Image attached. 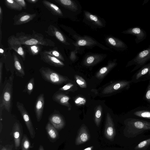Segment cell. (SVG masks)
<instances>
[{
    "label": "cell",
    "instance_id": "obj_48",
    "mask_svg": "<svg viewBox=\"0 0 150 150\" xmlns=\"http://www.w3.org/2000/svg\"><path fill=\"white\" fill-rule=\"evenodd\" d=\"M3 128V125L1 121L0 122V133H1Z\"/></svg>",
    "mask_w": 150,
    "mask_h": 150
},
{
    "label": "cell",
    "instance_id": "obj_20",
    "mask_svg": "<svg viewBox=\"0 0 150 150\" xmlns=\"http://www.w3.org/2000/svg\"><path fill=\"white\" fill-rule=\"evenodd\" d=\"M105 54H91L87 56L84 60V64L87 66L95 64L102 60L105 56Z\"/></svg>",
    "mask_w": 150,
    "mask_h": 150
},
{
    "label": "cell",
    "instance_id": "obj_36",
    "mask_svg": "<svg viewBox=\"0 0 150 150\" xmlns=\"http://www.w3.org/2000/svg\"><path fill=\"white\" fill-rule=\"evenodd\" d=\"M144 99L150 107V80L147 86L144 96Z\"/></svg>",
    "mask_w": 150,
    "mask_h": 150
},
{
    "label": "cell",
    "instance_id": "obj_47",
    "mask_svg": "<svg viewBox=\"0 0 150 150\" xmlns=\"http://www.w3.org/2000/svg\"><path fill=\"white\" fill-rule=\"evenodd\" d=\"M93 148V146H91L88 147H87L83 150H92Z\"/></svg>",
    "mask_w": 150,
    "mask_h": 150
},
{
    "label": "cell",
    "instance_id": "obj_18",
    "mask_svg": "<svg viewBox=\"0 0 150 150\" xmlns=\"http://www.w3.org/2000/svg\"><path fill=\"white\" fill-rule=\"evenodd\" d=\"M42 59L50 65L57 67H61L64 65V63L57 58L44 52L41 56Z\"/></svg>",
    "mask_w": 150,
    "mask_h": 150
},
{
    "label": "cell",
    "instance_id": "obj_28",
    "mask_svg": "<svg viewBox=\"0 0 150 150\" xmlns=\"http://www.w3.org/2000/svg\"><path fill=\"white\" fill-rule=\"evenodd\" d=\"M117 63L115 62L109 63L107 66L102 68L96 74V77L99 78L103 77Z\"/></svg>",
    "mask_w": 150,
    "mask_h": 150
},
{
    "label": "cell",
    "instance_id": "obj_45",
    "mask_svg": "<svg viewBox=\"0 0 150 150\" xmlns=\"http://www.w3.org/2000/svg\"><path fill=\"white\" fill-rule=\"evenodd\" d=\"M0 25H1V24L2 23V11L1 10V7H0Z\"/></svg>",
    "mask_w": 150,
    "mask_h": 150
},
{
    "label": "cell",
    "instance_id": "obj_30",
    "mask_svg": "<svg viewBox=\"0 0 150 150\" xmlns=\"http://www.w3.org/2000/svg\"><path fill=\"white\" fill-rule=\"evenodd\" d=\"M5 3L6 6L11 9L20 11L22 8L20 6L15 0H6Z\"/></svg>",
    "mask_w": 150,
    "mask_h": 150
},
{
    "label": "cell",
    "instance_id": "obj_46",
    "mask_svg": "<svg viewBox=\"0 0 150 150\" xmlns=\"http://www.w3.org/2000/svg\"><path fill=\"white\" fill-rule=\"evenodd\" d=\"M27 1L31 3H35L37 2L38 1L37 0H28Z\"/></svg>",
    "mask_w": 150,
    "mask_h": 150
},
{
    "label": "cell",
    "instance_id": "obj_12",
    "mask_svg": "<svg viewBox=\"0 0 150 150\" xmlns=\"http://www.w3.org/2000/svg\"><path fill=\"white\" fill-rule=\"evenodd\" d=\"M45 104L44 95L43 93H41L37 98L34 107L35 112L38 122H40L42 117Z\"/></svg>",
    "mask_w": 150,
    "mask_h": 150
},
{
    "label": "cell",
    "instance_id": "obj_23",
    "mask_svg": "<svg viewBox=\"0 0 150 150\" xmlns=\"http://www.w3.org/2000/svg\"><path fill=\"white\" fill-rule=\"evenodd\" d=\"M55 1L62 6L73 12H76L79 10V5L74 0H56Z\"/></svg>",
    "mask_w": 150,
    "mask_h": 150
},
{
    "label": "cell",
    "instance_id": "obj_8",
    "mask_svg": "<svg viewBox=\"0 0 150 150\" xmlns=\"http://www.w3.org/2000/svg\"><path fill=\"white\" fill-rule=\"evenodd\" d=\"M132 82L131 80L119 81L110 85L104 89L103 93L107 94L122 90H128Z\"/></svg>",
    "mask_w": 150,
    "mask_h": 150
},
{
    "label": "cell",
    "instance_id": "obj_1",
    "mask_svg": "<svg viewBox=\"0 0 150 150\" xmlns=\"http://www.w3.org/2000/svg\"><path fill=\"white\" fill-rule=\"evenodd\" d=\"M125 125L123 134L126 137L133 138L144 131L150 130V122L142 120L127 118L124 121Z\"/></svg>",
    "mask_w": 150,
    "mask_h": 150
},
{
    "label": "cell",
    "instance_id": "obj_29",
    "mask_svg": "<svg viewBox=\"0 0 150 150\" xmlns=\"http://www.w3.org/2000/svg\"><path fill=\"white\" fill-rule=\"evenodd\" d=\"M102 115V108L99 105L96 108L95 114V122L96 126L99 127L101 122Z\"/></svg>",
    "mask_w": 150,
    "mask_h": 150
},
{
    "label": "cell",
    "instance_id": "obj_17",
    "mask_svg": "<svg viewBox=\"0 0 150 150\" xmlns=\"http://www.w3.org/2000/svg\"><path fill=\"white\" fill-rule=\"evenodd\" d=\"M50 122L57 129L60 130L64 126L65 122L62 116L57 113H53L49 116Z\"/></svg>",
    "mask_w": 150,
    "mask_h": 150
},
{
    "label": "cell",
    "instance_id": "obj_5",
    "mask_svg": "<svg viewBox=\"0 0 150 150\" xmlns=\"http://www.w3.org/2000/svg\"><path fill=\"white\" fill-rule=\"evenodd\" d=\"M16 105L25 122L31 137L32 139L34 138L35 136V132L28 112L22 103L17 101Z\"/></svg>",
    "mask_w": 150,
    "mask_h": 150
},
{
    "label": "cell",
    "instance_id": "obj_15",
    "mask_svg": "<svg viewBox=\"0 0 150 150\" xmlns=\"http://www.w3.org/2000/svg\"><path fill=\"white\" fill-rule=\"evenodd\" d=\"M150 68V62L141 67L132 76L131 80L132 83H137L142 81V79L148 73Z\"/></svg>",
    "mask_w": 150,
    "mask_h": 150
},
{
    "label": "cell",
    "instance_id": "obj_37",
    "mask_svg": "<svg viewBox=\"0 0 150 150\" xmlns=\"http://www.w3.org/2000/svg\"><path fill=\"white\" fill-rule=\"evenodd\" d=\"M45 52L57 58L60 60L64 61V59L63 57L61 54L57 51L52 50L50 51H47Z\"/></svg>",
    "mask_w": 150,
    "mask_h": 150
},
{
    "label": "cell",
    "instance_id": "obj_27",
    "mask_svg": "<svg viewBox=\"0 0 150 150\" xmlns=\"http://www.w3.org/2000/svg\"><path fill=\"white\" fill-rule=\"evenodd\" d=\"M35 16V14H23L19 16V17L16 19L15 24L19 25L25 23L32 20Z\"/></svg>",
    "mask_w": 150,
    "mask_h": 150
},
{
    "label": "cell",
    "instance_id": "obj_40",
    "mask_svg": "<svg viewBox=\"0 0 150 150\" xmlns=\"http://www.w3.org/2000/svg\"><path fill=\"white\" fill-rule=\"evenodd\" d=\"M18 4L22 8H25L26 7V2L24 0H15Z\"/></svg>",
    "mask_w": 150,
    "mask_h": 150
},
{
    "label": "cell",
    "instance_id": "obj_11",
    "mask_svg": "<svg viewBox=\"0 0 150 150\" xmlns=\"http://www.w3.org/2000/svg\"><path fill=\"white\" fill-rule=\"evenodd\" d=\"M74 37L76 40V42L74 43V45L76 47H94L96 45L99 46L100 44H99L95 40H93L92 38L85 36L84 37H76L74 36ZM100 46L103 49H104L105 47Z\"/></svg>",
    "mask_w": 150,
    "mask_h": 150
},
{
    "label": "cell",
    "instance_id": "obj_2",
    "mask_svg": "<svg viewBox=\"0 0 150 150\" xmlns=\"http://www.w3.org/2000/svg\"><path fill=\"white\" fill-rule=\"evenodd\" d=\"M14 77V73H12L6 81L0 97V104L8 112H11L12 106Z\"/></svg>",
    "mask_w": 150,
    "mask_h": 150
},
{
    "label": "cell",
    "instance_id": "obj_9",
    "mask_svg": "<svg viewBox=\"0 0 150 150\" xmlns=\"http://www.w3.org/2000/svg\"><path fill=\"white\" fill-rule=\"evenodd\" d=\"M122 33L135 36L136 38L134 40L137 44H138L144 40L147 36L146 32L140 27L137 26L129 28L122 31Z\"/></svg>",
    "mask_w": 150,
    "mask_h": 150
},
{
    "label": "cell",
    "instance_id": "obj_32",
    "mask_svg": "<svg viewBox=\"0 0 150 150\" xmlns=\"http://www.w3.org/2000/svg\"><path fill=\"white\" fill-rule=\"evenodd\" d=\"M35 84V79L34 77L31 79L26 85L23 92H27L29 95L31 94L33 91Z\"/></svg>",
    "mask_w": 150,
    "mask_h": 150
},
{
    "label": "cell",
    "instance_id": "obj_3",
    "mask_svg": "<svg viewBox=\"0 0 150 150\" xmlns=\"http://www.w3.org/2000/svg\"><path fill=\"white\" fill-rule=\"evenodd\" d=\"M39 71L44 80L54 85H59L68 80L66 77L48 67H42L39 69Z\"/></svg>",
    "mask_w": 150,
    "mask_h": 150
},
{
    "label": "cell",
    "instance_id": "obj_19",
    "mask_svg": "<svg viewBox=\"0 0 150 150\" xmlns=\"http://www.w3.org/2000/svg\"><path fill=\"white\" fill-rule=\"evenodd\" d=\"M52 99L54 101L59 104L70 108V105L69 102L70 98L66 95L56 92L53 95Z\"/></svg>",
    "mask_w": 150,
    "mask_h": 150
},
{
    "label": "cell",
    "instance_id": "obj_16",
    "mask_svg": "<svg viewBox=\"0 0 150 150\" xmlns=\"http://www.w3.org/2000/svg\"><path fill=\"white\" fill-rule=\"evenodd\" d=\"M107 43L114 49L119 51H124L128 48L127 45L121 40L115 37H109L106 38Z\"/></svg>",
    "mask_w": 150,
    "mask_h": 150
},
{
    "label": "cell",
    "instance_id": "obj_35",
    "mask_svg": "<svg viewBox=\"0 0 150 150\" xmlns=\"http://www.w3.org/2000/svg\"><path fill=\"white\" fill-rule=\"evenodd\" d=\"M75 78L78 84L81 88H86V84L85 81L81 76L76 75Z\"/></svg>",
    "mask_w": 150,
    "mask_h": 150
},
{
    "label": "cell",
    "instance_id": "obj_31",
    "mask_svg": "<svg viewBox=\"0 0 150 150\" xmlns=\"http://www.w3.org/2000/svg\"><path fill=\"white\" fill-rule=\"evenodd\" d=\"M150 145V138L140 142L135 147V150H145Z\"/></svg>",
    "mask_w": 150,
    "mask_h": 150
},
{
    "label": "cell",
    "instance_id": "obj_25",
    "mask_svg": "<svg viewBox=\"0 0 150 150\" xmlns=\"http://www.w3.org/2000/svg\"><path fill=\"white\" fill-rule=\"evenodd\" d=\"M42 2L46 8L53 14L60 16H63V14L58 6L47 1H43Z\"/></svg>",
    "mask_w": 150,
    "mask_h": 150
},
{
    "label": "cell",
    "instance_id": "obj_6",
    "mask_svg": "<svg viewBox=\"0 0 150 150\" xmlns=\"http://www.w3.org/2000/svg\"><path fill=\"white\" fill-rule=\"evenodd\" d=\"M83 21L93 28H101L105 26L104 20L86 11H84Z\"/></svg>",
    "mask_w": 150,
    "mask_h": 150
},
{
    "label": "cell",
    "instance_id": "obj_38",
    "mask_svg": "<svg viewBox=\"0 0 150 150\" xmlns=\"http://www.w3.org/2000/svg\"><path fill=\"white\" fill-rule=\"evenodd\" d=\"M86 100L81 97H78L75 100L76 104L79 105H84L86 103Z\"/></svg>",
    "mask_w": 150,
    "mask_h": 150
},
{
    "label": "cell",
    "instance_id": "obj_43",
    "mask_svg": "<svg viewBox=\"0 0 150 150\" xmlns=\"http://www.w3.org/2000/svg\"><path fill=\"white\" fill-rule=\"evenodd\" d=\"M31 50L33 54L37 53L38 51V47L35 45L31 46Z\"/></svg>",
    "mask_w": 150,
    "mask_h": 150
},
{
    "label": "cell",
    "instance_id": "obj_7",
    "mask_svg": "<svg viewBox=\"0 0 150 150\" xmlns=\"http://www.w3.org/2000/svg\"><path fill=\"white\" fill-rule=\"evenodd\" d=\"M127 114V118L150 120V107H138L130 110Z\"/></svg>",
    "mask_w": 150,
    "mask_h": 150
},
{
    "label": "cell",
    "instance_id": "obj_50",
    "mask_svg": "<svg viewBox=\"0 0 150 150\" xmlns=\"http://www.w3.org/2000/svg\"><path fill=\"white\" fill-rule=\"evenodd\" d=\"M0 52L1 54H3V52H4V51L1 48L0 49Z\"/></svg>",
    "mask_w": 150,
    "mask_h": 150
},
{
    "label": "cell",
    "instance_id": "obj_21",
    "mask_svg": "<svg viewBox=\"0 0 150 150\" xmlns=\"http://www.w3.org/2000/svg\"><path fill=\"white\" fill-rule=\"evenodd\" d=\"M8 42L10 48L14 50L24 60L25 55L24 51L21 45V44L19 42L17 38H15L11 39Z\"/></svg>",
    "mask_w": 150,
    "mask_h": 150
},
{
    "label": "cell",
    "instance_id": "obj_10",
    "mask_svg": "<svg viewBox=\"0 0 150 150\" xmlns=\"http://www.w3.org/2000/svg\"><path fill=\"white\" fill-rule=\"evenodd\" d=\"M114 124L110 114L108 112L106 116L104 134L105 138L112 141L116 135Z\"/></svg>",
    "mask_w": 150,
    "mask_h": 150
},
{
    "label": "cell",
    "instance_id": "obj_34",
    "mask_svg": "<svg viewBox=\"0 0 150 150\" xmlns=\"http://www.w3.org/2000/svg\"><path fill=\"white\" fill-rule=\"evenodd\" d=\"M30 146V142L26 134H25L21 142L22 150H29Z\"/></svg>",
    "mask_w": 150,
    "mask_h": 150
},
{
    "label": "cell",
    "instance_id": "obj_49",
    "mask_svg": "<svg viewBox=\"0 0 150 150\" xmlns=\"http://www.w3.org/2000/svg\"><path fill=\"white\" fill-rule=\"evenodd\" d=\"M38 150H44V149L43 146L42 145H40L39 146Z\"/></svg>",
    "mask_w": 150,
    "mask_h": 150
},
{
    "label": "cell",
    "instance_id": "obj_41",
    "mask_svg": "<svg viewBox=\"0 0 150 150\" xmlns=\"http://www.w3.org/2000/svg\"><path fill=\"white\" fill-rule=\"evenodd\" d=\"M13 145L7 144L3 146L1 150H13Z\"/></svg>",
    "mask_w": 150,
    "mask_h": 150
},
{
    "label": "cell",
    "instance_id": "obj_14",
    "mask_svg": "<svg viewBox=\"0 0 150 150\" xmlns=\"http://www.w3.org/2000/svg\"><path fill=\"white\" fill-rule=\"evenodd\" d=\"M22 128L20 123L17 122L13 124L12 134L13 138L15 147L17 149L20 147L22 136Z\"/></svg>",
    "mask_w": 150,
    "mask_h": 150
},
{
    "label": "cell",
    "instance_id": "obj_42",
    "mask_svg": "<svg viewBox=\"0 0 150 150\" xmlns=\"http://www.w3.org/2000/svg\"><path fill=\"white\" fill-rule=\"evenodd\" d=\"M3 68V63L1 62L0 63V85L1 84L2 76V70Z\"/></svg>",
    "mask_w": 150,
    "mask_h": 150
},
{
    "label": "cell",
    "instance_id": "obj_24",
    "mask_svg": "<svg viewBox=\"0 0 150 150\" xmlns=\"http://www.w3.org/2000/svg\"><path fill=\"white\" fill-rule=\"evenodd\" d=\"M45 129L47 134L51 140L56 141L58 138L59 134L57 129L50 122H47Z\"/></svg>",
    "mask_w": 150,
    "mask_h": 150
},
{
    "label": "cell",
    "instance_id": "obj_33",
    "mask_svg": "<svg viewBox=\"0 0 150 150\" xmlns=\"http://www.w3.org/2000/svg\"><path fill=\"white\" fill-rule=\"evenodd\" d=\"M53 33L55 37L61 42L64 44L69 45V42H67L66 38L59 31L55 28Z\"/></svg>",
    "mask_w": 150,
    "mask_h": 150
},
{
    "label": "cell",
    "instance_id": "obj_26",
    "mask_svg": "<svg viewBox=\"0 0 150 150\" xmlns=\"http://www.w3.org/2000/svg\"><path fill=\"white\" fill-rule=\"evenodd\" d=\"M14 63L16 75L23 78L25 74L24 70L19 59L16 55L14 56Z\"/></svg>",
    "mask_w": 150,
    "mask_h": 150
},
{
    "label": "cell",
    "instance_id": "obj_44",
    "mask_svg": "<svg viewBox=\"0 0 150 150\" xmlns=\"http://www.w3.org/2000/svg\"><path fill=\"white\" fill-rule=\"evenodd\" d=\"M150 80V68L147 74L142 79L141 81Z\"/></svg>",
    "mask_w": 150,
    "mask_h": 150
},
{
    "label": "cell",
    "instance_id": "obj_13",
    "mask_svg": "<svg viewBox=\"0 0 150 150\" xmlns=\"http://www.w3.org/2000/svg\"><path fill=\"white\" fill-rule=\"evenodd\" d=\"M90 136L86 127L83 124L79 128L75 140V144L78 145L84 144L88 141Z\"/></svg>",
    "mask_w": 150,
    "mask_h": 150
},
{
    "label": "cell",
    "instance_id": "obj_39",
    "mask_svg": "<svg viewBox=\"0 0 150 150\" xmlns=\"http://www.w3.org/2000/svg\"><path fill=\"white\" fill-rule=\"evenodd\" d=\"M73 86V85L71 83H69L62 87L59 88V90L60 91H67L69 90Z\"/></svg>",
    "mask_w": 150,
    "mask_h": 150
},
{
    "label": "cell",
    "instance_id": "obj_22",
    "mask_svg": "<svg viewBox=\"0 0 150 150\" xmlns=\"http://www.w3.org/2000/svg\"><path fill=\"white\" fill-rule=\"evenodd\" d=\"M35 38H17L19 42L22 45L24 44L27 45H33L41 44L42 45H47V42L43 40L38 39Z\"/></svg>",
    "mask_w": 150,
    "mask_h": 150
},
{
    "label": "cell",
    "instance_id": "obj_4",
    "mask_svg": "<svg viewBox=\"0 0 150 150\" xmlns=\"http://www.w3.org/2000/svg\"><path fill=\"white\" fill-rule=\"evenodd\" d=\"M150 61V46L146 49L139 52L132 59L128 61L126 67L135 65L131 71L132 72L146 64Z\"/></svg>",
    "mask_w": 150,
    "mask_h": 150
}]
</instances>
